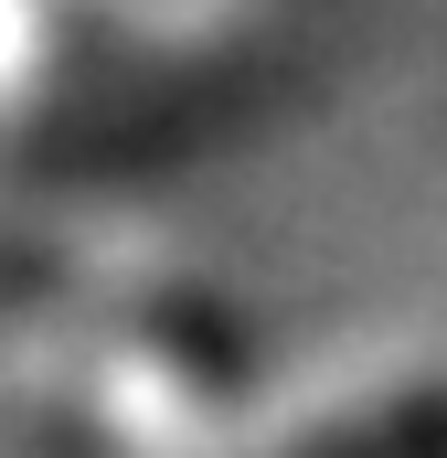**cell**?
Here are the masks:
<instances>
[{
  "mask_svg": "<svg viewBox=\"0 0 447 458\" xmlns=\"http://www.w3.org/2000/svg\"><path fill=\"white\" fill-rule=\"evenodd\" d=\"M277 64H288V32L266 11L139 0V11L54 21V0H21L11 107L43 160H128V149H171V139L214 128Z\"/></svg>",
  "mask_w": 447,
  "mask_h": 458,
  "instance_id": "obj_1",
  "label": "cell"
},
{
  "mask_svg": "<svg viewBox=\"0 0 447 458\" xmlns=\"http://www.w3.org/2000/svg\"><path fill=\"white\" fill-rule=\"evenodd\" d=\"M32 437L64 416L75 458H214L234 416V331L181 277H75L21 320Z\"/></svg>",
  "mask_w": 447,
  "mask_h": 458,
  "instance_id": "obj_2",
  "label": "cell"
},
{
  "mask_svg": "<svg viewBox=\"0 0 447 458\" xmlns=\"http://www.w3.org/2000/svg\"><path fill=\"white\" fill-rule=\"evenodd\" d=\"M214 458H447V362H351L256 405Z\"/></svg>",
  "mask_w": 447,
  "mask_h": 458,
  "instance_id": "obj_3",
  "label": "cell"
}]
</instances>
